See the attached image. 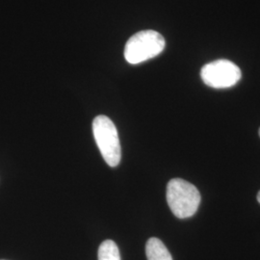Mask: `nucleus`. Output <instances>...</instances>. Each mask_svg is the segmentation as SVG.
Returning <instances> with one entry per match:
<instances>
[{
    "label": "nucleus",
    "mask_w": 260,
    "mask_h": 260,
    "mask_svg": "<svg viewBox=\"0 0 260 260\" xmlns=\"http://www.w3.org/2000/svg\"><path fill=\"white\" fill-rule=\"evenodd\" d=\"M167 202L176 217L185 219L197 212L201 204V194L190 182L181 178H174L168 183Z\"/></svg>",
    "instance_id": "obj_1"
},
{
    "label": "nucleus",
    "mask_w": 260,
    "mask_h": 260,
    "mask_svg": "<svg viewBox=\"0 0 260 260\" xmlns=\"http://www.w3.org/2000/svg\"><path fill=\"white\" fill-rule=\"evenodd\" d=\"M165 39L154 30H144L133 35L124 47V58L132 65L159 55L165 48Z\"/></svg>",
    "instance_id": "obj_2"
},
{
    "label": "nucleus",
    "mask_w": 260,
    "mask_h": 260,
    "mask_svg": "<svg viewBox=\"0 0 260 260\" xmlns=\"http://www.w3.org/2000/svg\"><path fill=\"white\" fill-rule=\"evenodd\" d=\"M93 133L105 162L110 167L118 166L121 162V144L114 122L104 115L98 116L93 121Z\"/></svg>",
    "instance_id": "obj_3"
},
{
    "label": "nucleus",
    "mask_w": 260,
    "mask_h": 260,
    "mask_svg": "<svg viewBox=\"0 0 260 260\" xmlns=\"http://www.w3.org/2000/svg\"><path fill=\"white\" fill-rule=\"evenodd\" d=\"M201 77L204 83L215 89L233 87L241 78L240 69L229 60H216L203 67Z\"/></svg>",
    "instance_id": "obj_4"
},
{
    "label": "nucleus",
    "mask_w": 260,
    "mask_h": 260,
    "mask_svg": "<svg viewBox=\"0 0 260 260\" xmlns=\"http://www.w3.org/2000/svg\"><path fill=\"white\" fill-rule=\"evenodd\" d=\"M146 253L148 260H173L163 242L158 238H150L146 245Z\"/></svg>",
    "instance_id": "obj_5"
},
{
    "label": "nucleus",
    "mask_w": 260,
    "mask_h": 260,
    "mask_svg": "<svg viewBox=\"0 0 260 260\" xmlns=\"http://www.w3.org/2000/svg\"><path fill=\"white\" fill-rule=\"evenodd\" d=\"M99 260H121L117 244L112 240L103 242L99 249Z\"/></svg>",
    "instance_id": "obj_6"
},
{
    "label": "nucleus",
    "mask_w": 260,
    "mask_h": 260,
    "mask_svg": "<svg viewBox=\"0 0 260 260\" xmlns=\"http://www.w3.org/2000/svg\"><path fill=\"white\" fill-rule=\"evenodd\" d=\"M257 201H258V203L260 204V191L258 192V194H257Z\"/></svg>",
    "instance_id": "obj_7"
},
{
    "label": "nucleus",
    "mask_w": 260,
    "mask_h": 260,
    "mask_svg": "<svg viewBox=\"0 0 260 260\" xmlns=\"http://www.w3.org/2000/svg\"><path fill=\"white\" fill-rule=\"evenodd\" d=\"M259 136H260V129H259Z\"/></svg>",
    "instance_id": "obj_8"
}]
</instances>
